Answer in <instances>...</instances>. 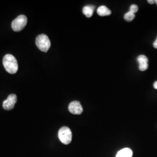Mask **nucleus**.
I'll list each match as a JSON object with an SVG mask.
<instances>
[{"mask_svg": "<svg viewBox=\"0 0 157 157\" xmlns=\"http://www.w3.org/2000/svg\"><path fill=\"white\" fill-rule=\"evenodd\" d=\"M138 11V6L135 4H133L132 6H130V12H131L132 13H135L136 12Z\"/></svg>", "mask_w": 157, "mask_h": 157, "instance_id": "nucleus-13", "label": "nucleus"}, {"mask_svg": "<svg viewBox=\"0 0 157 157\" xmlns=\"http://www.w3.org/2000/svg\"><path fill=\"white\" fill-rule=\"evenodd\" d=\"M148 67V63H143L139 65V69L141 71H144L147 70Z\"/></svg>", "mask_w": 157, "mask_h": 157, "instance_id": "nucleus-12", "label": "nucleus"}, {"mask_svg": "<svg viewBox=\"0 0 157 157\" xmlns=\"http://www.w3.org/2000/svg\"><path fill=\"white\" fill-rule=\"evenodd\" d=\"M154 87L157 90V81L154 82Z\"/></svg>", "mask_w": 157, "mask_h": 157, "instance_id": "nucleus-16", "label": "nucleus"}, {"mask_svg": "<svg viewBox=\"0 0 157 157\" xmlns=\"http://www.w3.org/2000/svg\"><path fill=\"white\" fill-rule=\"evenodd\" d=\"M17 102V95L12 94L8 95L6 100H4L2 104L3 108L6 110H11L14 107Z\"/></svg>", "mask_w": 157, "mask_h": 157, "instance_id": "nucleus-5", "label": "nucleus"}, {"mask_svg": "<svg viewBox=\"0 0 157 157\" xmlns=\"http://www.w3.org/2000/svg\"><path fill=\"white\" fill-rule=\"evenodd\" d=\"M137 61L139 65L145 63H148V59L147 57L144 55H140L138 56L137 58Z\"/></svg>", "mask_w": 157, "mask_h": 157, "instance_id": "nucleus-11", "label": "nucleus"}, {"mask_svg": "<svg viewBox=\"0 0 157 157\" xmlns=\"http://www.w3.org/2000/svg\"><path fill=\"white\" fill-rule=\"evenodd\" d=\"M97 13L101 17L108 16L111 14V11L105 6H100L97 9Z\"/></svg>", "mask_w": 157, "mask_h": 157, "instance_id": "nucleus-8", "label": "nucleus"}, {"mask_svg": "<svg viewBox=\"0 0 157 157\" xmlns=\"http://www.w3.org/2000/svg\"><path fill=\"white\" fill-rule=\"evenodd\" d=\"M148 2L149 4H154V3L155 2V1H154V0H148Z\"/></svg>", "mask_w": 157, "mask_h": 157, "instance_id": "nucleus-15", "label": "nucleus"}, {"mask_svg": "<svg viewBox=\"0 0 157 157\" xmlns=\"http://www.w3.org/2000/svg\"><path fill=\"white\" fill-rule=\"evenodd\" d=\"M36 44L40 50L47 52L50 48V40L47 35L40 34L36 39Z\"/></svg>", "mask_w": 157, "mask_h": 157, "instance_id": "nucleus-2", "label": "nucleus"}, {"mask_svg": "<svg viewBox=\"0 0 157 157\" xmlns=\"http://www.w3.org/2000/svg\"><path fill=\"white\" fill-rule=\"evenodd\" d=\"M133 152L129 148H125L118 152L116 157H132Z\"/></svg>", "mask_w": 157, "mask_h": 157, "instance_id": "nucleus-7", "label": "nucleus"}, {"mask_svg": "<svg viewBox=\"0 0 157 157\" xmlns=\"http://www.w3.org/2000/svg\"><path fill=\"white\" fill-rule=\"evenodd\" d=\"M153 46H154V47L155 48H157V37L156 40H155V41L154 42V43H153Z\"/></svg>", "mask_w": 157, "mask_h": 157, "instance_id": "nucleus-14", "label": "nucleus"}, {"mask_svg": "<svg viewBox=\"0 0 157 157\" xmlns=\"http://www.w3.org/2000/svg\"><path fill=\"white\" fill-rule=\"evenodd\" d=\"M28 23V18L25 15H21L14 19L11 24L12 29L15 32H20L26 26Z\"/></svg>", "mask_w": 157, "mask_h": 157, "instance_id": "nucleus-4", "label": "nucleus"}, {"mask_svg": "<svg viewBox=\"0 0 157 157\" xmlns=\"http://www.w3.org/2000/svg\"><path fill=\"white\" fill-rule=\"evenodd\" d=\"M58 137L59 140L64 144H69L71 143L72 134L71 129L67 126H63L58 131Z\"/></svg>", "mask_w": 157, "mask_h": 157, "instance_id": "nucleus-3", "label": "nucleus"}, {"mask_svg": "<svg viewBox=\"0 0 157 157\" xmlns=\"http://www.w3.org/2000/svg\"><path fill=\"white\" fill-rule=\"evenodd\" d=\"M94 8H95L93 6H86L83 8V13L87 17H90L93 14Z\"/></svg>", "mask_w": 157, "mask_h": 157, "instance_id": "nucleus-9", "label": "nucleus"}, {"mask_svg": "<svg viewBox=\"0 0 157 157\" xmlns=\"http://www.w3.org/2000/svg\"><path fill=\"white\" fill-rule=\"evenodd\" d=\"M69 112L74 115H80L83 111V107L79 101H73L71 102L68 107Z\"/></svg>", "mask_w": 157, "mask_h": 157, "instance_id": "nucleus-6", "label": "nucleus"}, {"mask_svg": "<svg viewBox=\"0 0 157 157\" xmlns=\"http://www.w3.org/2000/svg\"><path fill=\"white\" fill-rule=\"evenodd\" d=\"M3 65L7 72L15 74L18 70V63L15 57L11 54H6L3 58Z\"/></svg>", "mask_w": 157, "mask_h": 157, "instance_id": "nucleus-1", "label": "nucleus"}, {"mask_svg": "<svg viewBox=\"0 0 157 157\" xmlns=\"http://www.w3.org/2000/svg\"><path fill=\"white\" fill-rule=\"evenodd\" d=\"M155 2H156V3H157V1H155Z\"/></svg>", "mask_w": 157, "mask_h": 157, "instance_id": "nucleus-17", "label": "nucleus"}, {"mask_svg": "<svg viewBox=\"0 0 157 157\" xmlns=\"http://www.w3.org/2000/svg\"><path fill=\"white\" fill-rule=\"evenodd\" d=\"M135 17V13H132L131 12H128L124 14V19L125 21H128V22H130L132 21H133Z\"/></svg>", "mask_w": 157, "mask_h": 157, "instance_id": "nucleus-10", "label": "nucleus"}]
</instances>
